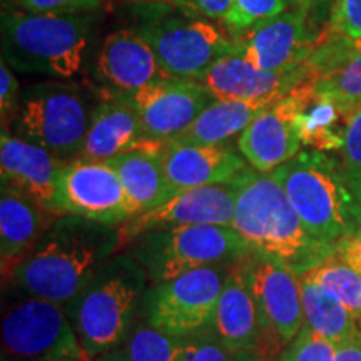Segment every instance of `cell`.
<instances>
[{
    "label": "cell",
    "instance_id": "cell-33",
    "mask_svg": "<svg viewBox=\"0 0 361 361\" xmlns=\"http://www.w3.org/2000/svg\"><path fill=\"white\" fill-rule=\"evenodd\" d=\"M335 343L318 335L308 324H305L279 361H335Z\"/></svg>",
    "mask_w": 361,
    "mask_h": 361
},
{
    "label": "cell",
    "instance_id": "cell-1",
    "mask_svg": "<svg viewBox=\"0 0 361 361\" xmlns=\"http://www.w3.org/2000/svg\"><path fill=\"white\" fill-rule=\"evenodd\" d=\"M119 245L114 226L66 216L12 274L32 296L64 305L85 290Z\"/></svg>",
    "mask_w": 361,
    "mask_h": 361
},
{
    "label": "cell",
    "instance_id": "cell-24",
    "mask_svg": "<svg viewBox=\"0 0 361 361\" xmlns=\"http://www.w3.org/2000/svg\"><path fill=\"white\" fill-rule=\"evenodd\" d=\"M162 142L149 141L141 147L106 161L121 178L135 216L164 204L174 196L161 156Z\"/></svg>",
    "mask_w": 361,
    "mask_h": 361
},
{
    "label": "cell",
    "instance_id": "cell-39",
    "mask_svg": "<svg viewBox=\"0 0 361 361\" xmlns=\"http://www.w3.org/2000/svg\"><path fill=\"white\" fill-rule=\"evenodd\" d=\"M335 256L340 258L343 263H346L361 273V229L346 239H343L340 245L336 246Z\"/></svg>",
    "mask_w": 361,
    "mask_h": 361
},
{
    "label": "cell",
    "instance_id": "cell-17",
    "mask_svg": "<svg viewBox=\"0 0 361 361\" xmlns=\"http://www.w3.org/2000/svg\"><path fill=\"white\" fill-rule=\"evenodd\" d=\"M308 13L295 8L261 22L238 39V47L252 66L263 71L296 69L305 66L318 47Z\"/></svg>",
    "mask_w": 361,
    "mask_h": 361
},
{
    "label": "cell",
    "instance_id": "cell-22",
    "mask_svg": "<svg viewBox=\"0 0 361 361\" xmlns=\"http://www.w3.org/2000/svg\"><path fill=\"white\" fill-rule=\"evenodd\" d=\"M147 142L129 97L104 92L94 109L84 146L74 161L106 162Z\"/></svg>",
    "mask_w": 361,
    "mask_h": 361
},
{
    "label": "cell",
    "instance_id": "cell-3",
    "mask_svg": "<svg viewBox=\"0 0 361 361\" xmlns=\"http://www.w3.org/2000/svg\"><path fill=\"white\" fill-rule=\"evenodd\" d=\"M236 183L233 228L251 250L283 259L298 276L335 255V247L306 231L273 174L246 168Z\"/></svg>",
    "mask_w": 361,
    "mask_h": 361
},
{
    "label": "cell",
    "instance_id": "cell-43",
    "mask_svg": "<svg viewBox=\"0 0 361 361\" xmlns=\"http://www.w3.org/2000/svg\"><path fill=\"white\" fill-rule=\"evenodd\" d=\"M4 7H12L13 4H16V0H2Z\"/></svg>",
    "mask_w": 361,
    "mask_h": 361
},
{
    "label": "cell",
    "instance_id": "cell-30",
    "mask_svg": "<svg viewBox=\"0 0 361 361\" xmlns=\"http://www.w3.org/2000/svg\"><path fill=\"white\" fill-rule=\"evenodd\" d=\"M306 274L340 298L346 308L361 319V273L333 255L306 271Z\"/></svg>",
    "mask_w": 361,
    "mask_h": 361
},
{
    "label": "cell",
    "instance_id": "cell-2",
    "mask_svg": "<svg viewBox=\"0 0 361 361\" xmlns=\"http://www.w3.org/2000/svg\"><path fill=\"white\" fill-rule=\"evenodd\" d=\"M96 24L94 13L56 16L4 7L2 59L22 74L71 80L89 67Z\"/></svg>",
    "mask_w": 361,
    "mask_h": 361
},
{
    "label": "cell",
    "instance_id": "cell-27",
    "mask_svg": "<svg viewBox=\"0 0 361 361\" xmlns=\"http://www.w3.org/2000/svg\"><path fill=\"white\" fill-rule=\"evenodd\" d=\"M305 324L335 345L361 333L360 319L340 298L303 273L300 276Z\"/></svg>",
    "mask_w": 361,
    "mask_h": 361
},
{
    "label": "cell",
    "instance_id": "cell-40",
    "mask_svg": "<svg viewBox=\"0 0 361 361\" xmlns=\"http://www.w3.org/2000/svg\"><path fill=\"white\" fill-rule=\"evenodd\" d=\"M335 361H361V333L336 345Z\"/></svg>",
    "mask_w": 361,
    "mask_h": 361
},
{
    "label": "cell",
    "instance_id": "cell-36",
    "mask_svg": "<svg viewBox=\"0 0 361 361\" xmlns=\"http://www.w3.org/2000/svg\"><path fill=\"white\" fill-rule=\"evenodd\" d=\"M331 30L346 39H361V0H335Z\"/></svg>",
    "mask_w": 361,
    "mask_h": 361
},
{
    "label": "cell",
    "instance_id": "cell-35",
    "mask_svg": "<svg viewBox=\"0 0 361 361\" xmlns=\"http://www.w3.org/2000/svg\"><path fill=\"white\" fill-rule=\"evenodd\" d=\"M106 0H16L12 7L34 13H56V16H80L96 13Z\"/></svg>",
    "mask_w": 361,
    "mask_h": 361
},
{
    "label": "cell",
    "instance_id": "cell-37",
    "mask_svg": "<svg viewBox=\"0 0 361 361\" xmlns=\"http://www.w3.org/2000/svg\"><path fill=\"white\" fill-rule=\"evenodd\" d=\"M20 85L13 69L6 61H0V116H2V128H7L16 114L20 101Z\"/></svg>",
    "mask_w": 361,
    "mask_h": 361
},
{
    "label": "cell",
    "instance_id": "cell-20",
    "mask_svg": "<svg viewBox=\"0 0 361 361\" xmlns=\"http://www.w3.org/2000/svg\"><path fill=\"white\" fill-rule=\"evenodd\" d=\"M161 156L174 192L229 183L247 168L245 157L228 146L164 142Z\"/></svg>",
    "mask_w": 361,
    "mask_h": 361
},
{
    "label": "cell",
    "instance_id": "cell-44",
    "mask_svg": "<svg viewBox=\"0 0 361 361\" xmlns=\"http://www.w3.org/2000/svg\"><path fill=\"white\" fill-rule=\"evenodd\" d=\"M52 361H79V360H52Z\"/></svg>",
    "mask_w": 361,
    "mask_h": 361
},
{
    "label": "cell",
    "instance_id": "cell-25",
    "mask_svg": "<svg viewBox=\"0 0 361 361\" xmlns=\"http://www.w3.org/2000/svg\"><path fill=\"white\" fill-rule=\"evenodd\" d=\"M281 97H261L252 101H214L196 117L183 134L169 142L201 144V146H226L239 137L247 126L266 107Z\"/></svg>",
    "mask_w": 361,
    "mask_h": 361
},
{
    "label": "cell",
    "instance_id": "cell-8",
    "mask_svg": "<svg viewBox=\"0 0 361 361\" xmlns=\"http://www.w3.org/2000/svg\"><path fill=\"white\" fill-rule=\"evenodd\" d=\"M144 236L142 259L159 284L204 266L236 263L251 250L231 226H180Z\"/></svg>",
    "mask_w": 361,
    "mask_h": 361
},
{
    "label": "cell",
    "instance_id": "cell-34",
    "mask_svg": "<svg viewBox=\"0 0 361 361\" xmlns=\"http://www.w3.org/2000/svg\"><path fill=\"white\" fill-rule=\"evenodd\" d=\"M188 361H252L250 353L234 350L216 335L188 336Z\"/></svg>",
    "mask_w": 361,
    "mask_h": 361
},
{
    "label": "cell",
    "instance_id": "cell-26",
    "mask_svg": "<svg viewBox=\"0 0 361 361\" xmlns=\"http://www.w3.org/2000/svg\"><path fill=\"white\" fill-rule=\"evenodd\" d=\"M45 211L19 189L2 184L0 252L4 269L13 271L34 246L44 228Z\"/></svg>",
    "mask_w": 361,
    "mask_h": 361
},
{
    "label": "cell",
    "instance_id": "cell-38",
    "mask_svg": "<svg viewBox=\"0 0 361 361\" xmlns=\"http://www.w3.org/2000/svg\"><path fill=\"white\" fill-rule=\"evenodd\" d=\"M171 4L179 11L213 22H224L231 7V0H173Z\"/></svg>",
    "mask_w": 361,
    "mask_h": 361
},
{
    "label": "cell",
    "instance_id": "cell-7",
    "mask_svg": "<svg viewBox=\"0 0 361 361\" xmlns=\"http://www.w3.org/2000/svg\"><path fill=\"white\" fill-rule=\"evenodd\" d=\"M142 283V269L121 258L99 271L75 298L74 328L85 353L106 355L124 340Z\"/></svg>",
    "mask_w": 361,
    "mask_h": 361
},
{
    "label": "cell",
    "instance_id": "cell-42",
    "mask_svg": "<svg viewBox=\"0 0 361 361\" xmlns=\"http://www.w3.org/2000/svg\"><path fill=\"white\" fill-rule=\"evenodd\" d=\"M133 2H147V4H168V2H173V0H133Z\"/></svg>",
    "mask_w": 361,
    "mask_h": 361
},
{
    "label": "cell",
    "instance_id": "cell-10",
    "mask_svg": "<svg viewBox=\"0 0 361 361\" xmlns=\"http://www.w3.org/2000/svg\"><path fill=\"white\" fill-rule=\"evenodd\" d=\"M8 353L42 361L79 360L85 351L61 305L32 296L8 311L2 323Z\"/></svg>",
    "mask_w": 361,
    "mask_h": 361
},
{
    "label": "cell",
    "instance_id": "cell-23",
    "mask_svg": "<svg viewBox=\"0 0 361 361\" xmlns=\"http://www.w3.org/2000/svg\"><path fill=\"white\" fill-rule=\"evenodd\" d=\"M213 329L221 341L234 350L251 353L258 345L264 328L247 279L245 258L229 266L216 306Z\"/></svg>",
    "mask_w": 361,
    "mask_h": 361
},
{
    "label": "cell",
    "instance_id": "cell-6",
    "mask_svg": "<svg viewBox=\"0 0 361 361\" xmlns=\"http://www.w3.org/2000/svg\"><path fill=\"white\" fill-rule=\"evenodd\" d=\"M133 29L151 45L162 69L174 79L200 80L218 59L238 47V39L213 20L173 11L164 4L142 8Z\"/></svg>",
    "mask_w": 361,
    "mask_h": 361
},
{
    "label": "cell",
    "instance_id": "cell-15",
    "mask_svg": "<svg viewBox=\"0 0 361 361\" xmlns=\"http://www.w3.org/2000/svg\"><path fill=\"white\" fill-rule=\"evenodd\" d=\"M146 139L169 142L191 126L214 101L201 80L168 79L129 96Z\"/></svg>",
    "mask_w": 361,
    "mask_h": 361
},
{
    "label": "cell",
    "instance_id": "cell-4",
    "mask_svg": "<svg viewBox=\"0 0 361 361\" xmlns=\"http://www.w3.org/2000/svg\"><path fill=\"white\" fill-rule=\"evenodd\" d=\"M306 231L336 246L361 229V201L340 161L323 151H300L273 171Z\"/></svg>",
    "mask_w": 361,
    "mask_h": 361
},
{
    "label": "cell",
    "instance_id": "cell-18",
    "mask_svg": "<svg viewBox=\"0 0 361 361\" xmlns=\"http://www.w3.org/2000/svg\"><path fill=\"white\" fill-rule=\"evenodd\" d=\"M308 78V66L284 71H263L252 66L239 47L218 59L201 75V82L216 101H252L284 97Z\"/></svg>",
    "mask_w": 361,
    "mask_h": 361
},
{
    "label": "cell",
    "instance_id": "cell-28",
    "mask_svg": "<svg viewBox=\"0 0 361 361\" xmlns=\"http://www.w3.org/2000/svg\"><path fill=\"white\" fill-rule=\"evenodd\" d=\"M350 116L351 112L343 109L340 104L314 94L298 117L301 142L323 152L341 149L346 126L340 124L348 123Z\"/></svg>",
    "mask_w": 361,
    "mask_h": 361
},
{
    "label": "cell",
    "instance_id": "cell-16",
    "mask_svg": "<svg viewBox=\"0 0 361 361\" xmlns=\"http://www.w3.org/2000/svg\"><path fill=\"white\" fill-rule=\"evenodd\" d=\"M92 72L104 92L126 97L152 84L174 79L162 69L151 45L133 27L104 37L94 57Z\"/></svg>",
    "mask_w": 361,
    "mask_h": 361
},
{
    "label": "cell",
    "instance_id": "cell-14",
    "mask_svg": "<svg viewBox=\"0 0 361 361\" xmlns=\"http://www.w3.org/2000/svg\"><path fill=\"white\" fill-rule=\"evenodd\" d=\"M236 196V178L224 184L176 192L164 204L157 206L147 213L134 216L121 224L117 228L121 245L147 233L166 231V229L180 228V226L218 224L233 228Z\"/></svg>",
    "mask_w": 361,
    "mask_h": 361
},
{
    "label": "cell",
    "instance_id": "cell-13",
    "mask_svg": "<svg viewBox=\"0 0 361 361\" xmlns=\"http://www.w3.org/2000/svg\"><path fill=\"white\" fill-rule=\"evenodd\" d=\"M245 264L264 331L290 345L305 326L300 276L283 259L255 250L245 256Z\"/></svg>",
    "mask_w": 361,
    "mask_h": 361
},
{
    "label": "cell",
    "instance_id": "cell-19",
    "mask_svg": "<svg viewBox=\"0 0 361 361\" xmlns=\"http://www.w3.org/2000/svg\"><path fill=\"white\" fill-rule=\"evenodd\" d=\"M67 162L47 149L17 137L2 128L0 173L2 184L12 186L37 202L45 213L56 214L57 186Z\"/></svg>",
    "mask_w": 361,
    "mask_h": 361
},
{
    "label": "cell",
    "instance_id": "cell-29",
    "mask_svg": "<svg viewBox=\"0 0 361 361\" xmlns=\"http://www.w3.org/2000/svg\"><path fill=\"white\" fill-rule=\"evenodd\" d=\"M119 361H188V336H173L142 324L126 341Z\"/></svg>",
    "mask_w": 361,
    "mask_h": 361
},
{
    "label": "cell",
    "instance_id": "cell-45",
    "mask_svg": "<svg viewBox=\"0 0 361 361\" xmlns=\"http://www.w3.org/2000/svg\"><path fill=\"white\" fill-rule=\"evenodd\" d=\"M360 328H361V319H360Z\"/></svg>",
    "mask_w": 361,
    "mask_h": 361
},
{
    "label": "cell",
    "instance_id": "cell-32",
    "mask_svg": "<svg viewBox=\"0 0 361 361\" xmlns=\"http://www.w3.org/2000/svg\"><path fill=\"white\" fill-rule=\"evenodd\" d=\"M340 151L346 179L361 201V107L355 109L348 117Z\"/></svg>",
    "mask_w": 361,
    "mask_h": 361
},
{
    "label": "cell",
    "instance_id": "cell-5",
    "mask_svg": "<svg viewBox=\"0 0 361 361\" xmlns=\"http://www.w3.org/2000/svg\"><path fill=\"white\" fill-rule=\"evenodd\" d=\"M96 106L82 85L44 80L22 90L19 107L6 129L47 149L62 161L79 156Z\"/></svg>",
    "mask_w": 361,
    "mask_h": 361
},
{
    "label": "cell",
    "instance_id": "cell-12",
    "mask_svg": "<svg viewBox=\"0 0 361 361\" xmlns=\"http://www.w3.org/2000/svg\"><path fill=\"white\" fill-rule=\"evenodd\" d=\"M314 96V80L306 78L290 94L278 99L256 116L238 137V149L252 169L273 173L293 159L301 146L298 117Z\"/></svg>",
    "mask_w": 361,
    "mask_h": 361
},
{
    "label": "cell",
    "instance_id": "cell-31",
    "mask_svg": "<svg viewBox=\"0 0 361 361\" xmlns=\"http://www.w3.org/2000/svg\"><path fill=\"white\" fill-rule=\"evenodd\" d=\"M284 11H288V0H231L223 24L234 39H239L252 27L273 19Z\"/></svg>",
    "mask_w": 361,
    "mask_h": 361
},
{
    "label": "cell",
    "instance_id": "cell-9",
    "mask_svg": "<svg viewBox=\"0 0 361 361\" xmlns=\"http://www.w3.org/2000/svg\"><path fill=\"white\" fill-rule=\"evenodd\" d=\"M231 264L204 266L157 284L149 296V324L173 336H192L213 328Z\"/></svg>",
    "mask_w": 361,
    "mask_h": 361
},
{
    "label": "cell",
    "instance_id": "cell-11",
    "mask_svg": "<svg viewBox=\"0 0 361 361\" xmlns=\"http://www.w3.org/2000/svg\"><path fill=\"white\" fill-rule=\"evenodd\" d=\"M56 214L117 226L135 211L121 178L106 162H67L57 186Z\"/></svg>",
    "mask_w": 361,
    "mask_h": 361
},
{
    "label": "cell",
    "instance_id": "cell-41",
    "mask_svg": "<svg viewBox=\"0 0 361 361\" xmlns=\"http://www.w3.org/2000/svg\"><path fill=\"white\" fill-rule=\"evenodd\" d=\"M291 2H295L298 8H301V11L310 13V11H313V8H318L319 6H323V4H326L328 0H291Z\"/></svg>",
    "mask_w": 361,
    "mask_h": 361
},
{
    "label": "cell",
    "instance_id": "cell-21",
    "mask_svg": "<svg viewBox=\"0 0 361 361\" xmlns=\"http://www.w3.org/2000/svg\"><path fill=\"white\" fill-rule=\"evenodd\" d=\"M306 66L316 96L331 99L348 112L361 107V39L323 40Z\"/></svg>",
    "mask_w": 361,
    "mask_h": 361
}]
</instances>
